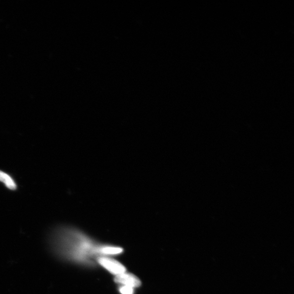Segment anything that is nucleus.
<instances>
[{
    "mask_svg": "<svg viewBox=\"0 0 294 294\" xmlns=\"http://www.w3.org/2000/svg\"><path fill=\"white\" fill-rule=\"evenodd\" d=\"M53 253L60 258L81 264L90 265V258L100 255V247L81 231L70 227L55 229L50 236Z\"/></svg>",
    "mask_w": 294,
    "mask_h": 294,
    "instance_id": "f257e3e1",
    "label": "nucleus"
},
{
    "mask_svg": "<svg viewBox=\"0 0 294 294\" xmlns=\"http://www.w3.org/2000/svg\"><path fill=\"white\" fill-rule=\"evenodd\" d=\"M98 263L109 272L115 275L123 274L126 272L125 267L121 263L112 258L101 257L98 258Z\"/></svg>",
    "mask_w": 294,
    "mask_h": 294,
    "instance_id": "f03ea898",
    "label": "nucleus"
},
{
    "mask_svg": "<svg viewBox=\"0 0 294 294\" xmlns=\"http://www.w3.org/2000/svg\"><path fill=\"white\" fill-rule=\"evenodd\" d=\"M114 281L119 284L133 288L139 287L141 285V282L137 277L125 272L115 276Z\"/></svg>",
    "mask_w": 294,
    "mask_h": 294,
    "instance_id": "7ed1b4c3",
    "label": "nucleus"
},
{
    "mask_svg": "<svg viewBox=\"0 0 294 294\" xmlns=\"http://www.w3.org/2000/svg\"><path fill=\"white\" fill-rule=\"evenodd\" d=\"M0 182L10 190H16L17 185L13 178L7 173L0 170Z\"/></svg>",
    "mask_w": 294,
    "mask_h": 294,
    "instance_id": "20e7f679",
    "label": "nucleus"
},
{
    "mask_svg": "<svg viewBox=\"0 0 294 294\" xmlns=\"http://www.w3.org/2000/svg\"><path fill=\"white\" fill-rule=\"evenodd\" d=\"M99 252L102 255H115L121 254L123 249L118 247L102 246L100 247Z\"/></svg>",
    "mask_w": 294,
    "mask_h": 294,
    "instance_id": "39448f33",
    "label": "nucleus"
},
{
    "mask_svg": "<svg viewBox=\"0 0 294 294\" xmlns=\"http://www.w3.org/2000/svg\"><path fill=\"white\" fill-rule=\"evenodd\" d=\"M119 292L122 294H133L134 289L130 287L123 286L120 287Z\"/></svg>",
    "mask_w": 294,
    "mask_h": 294,
    "instance_id": "423d86ee",
    "label": "nucleus"
}]
</instances>
